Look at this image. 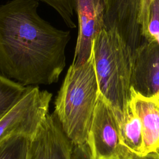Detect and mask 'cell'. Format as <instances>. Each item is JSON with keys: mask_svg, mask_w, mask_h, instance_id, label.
<instances>
[{"mask_svg": "<svg viewBox=\"0 0 159 159\" xmlns=\"http://www.w3.org/2000/svg\"><path fill=\"white\" fill-rule=\"evenodd\" d=\"M39 4L11 0L0 6V73L26 86L58 80L71 37L39 16Z\"/></svg>", "mask_w": 159, "mask_h": 159, "instance_id": "6da1fadb", "label": "cell"}, {"mask_svg": "<svg viewBox=\"0 0 159 159\" xmlns=\"http://www.w3.org/2000/svg\"><path fill=\"white\" fill-rule=\"evenodd\" d=\"M99 92L92 54L81 66L70 65L55 99L53 114L73 145L86 143Z\"/></svg>", "mask_w": 159, "mask_h": 159, "instance_id": "7a4b0ae2", "label": "cell"}, {"mask_svg": "<svg viewBox=\"0 0 159 159\" xmlns=\"http://www.w3.org/2000/svg\"><path fill=\"white\" fill-rule=\"evenodd\" d=\"M133 51L114 30L102 29L94 38L92 56L99 91L120 119L129 105Z\"/></svg>", "mask_w": 159, "mask_h": 159, "instance_id": "3957f363", "label": "cell"}, {"mask_svg": "<svg viewBox=\"0 0 159 159\" xmlns=\"http://www.w3.org/2000/svg\"><path fill=\"white\" fill-rule=\"evenodd\" d=\"M152 0H103L106 30L117 31L134 52L147 37Z\"/></svg>", "mask_w": 159, "mask_h": 159, "instance_id": "277c9868", "label": "cell"}, {"mask_svg": "<svg viewBox=\"0 0 159 159\" xmlns=\"http://www.w3.org/2000/svg\"><path fill=\"white\" fill-rule=\"evenodd\" d=\"M86 143L91 159H128L130 152L121 143L115 111L99 92Z\"/></svg>", "mask_w": 159, "mask_h": 159, "instance_id": "5b68a950", "label": "cell"}, {"mask_svg": "<svg viewBox=\"0 0 159 159\" xmlns=\"http://www.w3.org/2000/svg\"><path fill=\"white\" fill-rule=\"evenodd\" d=\"M52 96L48 91L31 86L24 97L0 119V145L17 135L31 139L48 114Z\"/></svg>", "mask_w": 159, "mask_h": 159, "instance_id": "8992f818", "label": "cell"}, {"mask_svg": "<svg viewBox=\"0 0 159 159\" xmlns=\"http://www.w3.org/2000/svg\"><path fill=\"white\" fill-rule=\"evenodd\" d=\"M75 11L79 29L71 65L78 67L89 60L93 40L104 29L103 0H76Z\"/></svg>", "mask_w": 159, "mask_h": 159, "instance_id": "52a82bcc", "label": "cell"}, {"mask_svg": "<svg viewBox=\"0 0 159 159\" xmlns=\"http://www.w3.org/2000/svg\"><path fill=\"white\" fill-rule=\"evenodd\" d=\"M73 147L55 114H48L30 140L26 159H71Z\"/></svg>", "mask_w": 159, "mask_h": 159, "instance_id": "ba28073f", "label": "cell"}, {"mask_svg": "<svg viewBox=\"0 0 159 159\" xmlns=\"http://www.w3.org/2000/svg\"><path fill=\"white\" fill-rule=\"evenodd\" d=\"M131 86L145 96L159 93V45L145 40L133 53Z\"/></svg>", "mask_w": 159, "mask_h": 159, "instance_id": "9c48e42d", "label": "cell"}, {"mask_svg": "<svg viewBox=\"0 0 159 159\" xmlns=\"http://www.w3.org/2000/svg\"><path fill=\"white\" fill-rule=\"evenodd\" d=\"M129 106L141 121L145 155L159 152V93L145 96L131 86Z\"/></svg>", "mask_w": 159, "mask_h": 159, "instance_id": "30bf717a", "label": "cell"}, {"mask_svg": "<svg viewBox=\"0 0 159 159\" xmlns=\"http://www.w3.org/2000/svg\"><path fill=\"white\" fill-rule=\"evenodd\" d=\"M118 120L121 143L130 152L145 155L141 121L130 106Z\"/></svg>", "mask_w": 159, "mask_h": 159, "instance_id": "8fae6325", "label": "cell"}, {"mask_svg": "<svg viewBox=\"0 0 159 159\" xmlns=\"http://www.w3.org/2000/svg\"><path fill=\"white\" fill-rule=\"evenodd\" d=\"M30 86H24L0 73V119L24 97Z\"/></svg>", "mask_w": 159, "mask_h": 159, "instance_id": "7c38bea8", "label": "cell"}, {"mask_svg": "<svg viewBox=\"0 0 159 159\" xmlns=\"http://www.w3.org/2000/svg\"><path fill=\"white\" fill-rule=\"evenodd\" d=\"M30 140L22 135L6 139L0 145V159H26Z\"/></svg>", "mask_w": 159, "mask_h": 159, "instance_id": "4fadbf2b", "label": "cell"}, {"mask_svg": "<svg viewBox=\"0 0 159 159\" xmlns=\"http://www.w3.org/2000/svg\"><path fill=\"white\" fill-rule=\"evenodd\" d=\"M52 7L61 17L69 28H75L76 25L73 20L76 9V0H40Z\"/></svg>", "mask_w": 159, "mask_h": 159, "instance_id": "5bb4252c", "label": "cell"}, {"mask_svg": "<svg viewBox=\"0 0 159 159\" xmlns=\"http://www.w3.org/2000/svg\"><path fill=\"white\" fill-rule=\"evenodd\" d=\"M146 40L159 45V0H152L150 4Z\"/></svg>", "mask_w": 159, "mask_h": 159, "instance_id": "9a60e30c", "label": "cell"}, {"mask_svg": "<svg viewBox=\"0 0 159 159\" xmlns=\"http://www.w3.org/2000/svg\"><path fill=\"white\" fill-rule=\"evenodd\" d=\"M71 159H91L86 143L73 145L71 152Z\"/></svg>", "mask_w": 159, "mask_h": 159, "instance_id": "2e32d148", "label": "cell"}, {"mask_svg": "<svg viewBox=\"0 0 159 159\" xmlns=\"http://www.w3.org/2000/svg\"><path fill=\"white\" fill-rule=\"evenodd\" d=\"M128 159H159V152L150 153L144 155H138L130 152Z\"/></svg>", "mask_w": 159, "mask_h": 159, "instance_id": "e0dca14e", "label": "cell"}]
</instances>
